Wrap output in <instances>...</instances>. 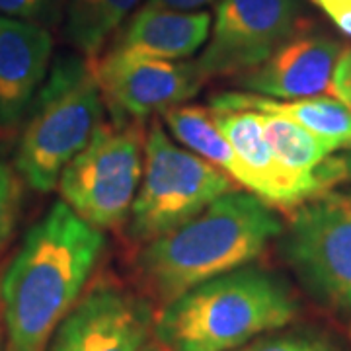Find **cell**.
<instances>
[{"mask_svg":"<svg viewBox=\"0 0 351 351\" xmlns=\"http://www.w3.org/2000/svg\"><path fill=\"white\" fill-rule=\"evenodd\" d=\"M213 112L277 113L297 121L316 137L324 138L336 149L351 151V110L334 96H313L301 100H274L252 92H221L209 98Z\"/></svg>","mask_w":351,"mask_h":351,"instance_id":"obj_15","label":"cell"},{"mask_svg":"<svg viewBox=\"0 0 351 351\" xmlns=\"http://www.w3.org/2000/svg\"><path fill=\"white\" fill-rule=\"evenodd\" d=\"M143 129L131 119L104 121L63 168L57 188L80 219L98 230L123 226L143 178Z\"/></svg>","mask_w":351,"mask_h":351,"instance_id":"obj_6","label":"cell"},{"mask_svg":"<svg viewBox=\"0 0 351 351\" xmlns=\"http://www.w3.org/2000/svg\"><path fill=\"white\" fill-rule=\"evenodd\" d=\"M297 314L299 301L287 281L248 263L164 304L152 338L170 351H237L285 328Z\"/></svg>","mask_w":351,"mask_h":351,"instance_id":"obj_3","label":"cell"},{"mask_svg":"<svg viewBox=\"0 0 351 351\" xmlns=\"http://www.w3.org/2000/svg\"><path fill=\"white\" fill-rule=\"evenodd\" d=\"M104 244V232L64 201L51 205L0 276L4 351L47 350L96 269Z\"/></svg>","mask_w":351,"mask_h":351,"instance_id":"obj_1","label":"cell"},{"mask_svg":"<svg viewBox=\"0 0 351 351\" xmlns=\"http://www.w3.org/2000/svg\"><path fill=\"white\" fill-rule=\"evenodd\" d=\"M24 203V180L16 168L0 162V252L16 232Z\"/></svg>","mask_w":351,"mask_h":351,"instance_id":"obj_18","label":"cell"},{"mask_svg":"<svg viewBox=\"0 0 351 351\" xmlns=\"http://www.w3.org/2000/svg\"><path fill=\"white\" fill-rule=\"evenodd\" d=\"M104 101L115 119L141 121L191 100L207 82L197 64L129 57L108 51L94 64Z\"/></svg>","mask_w":351,"mask_h":351,"instance_id":"obj_9","label":"cell"},{"mask_svg":"<svg viewBox=\"0 0 351 351\" xmlns=\"http://www.w3.org/2000/svg\"><path fill=\"white\" fill-rule=\"evenodd\" d=\"M213 117L217 127L228 138L246 170L248 191L269 203L271 207L281 209H293L308 201V195L301 184L277 162L276 154L271 152V147L263 133L260 113L250 110L213 112Z\"/></svg>","mask_w":351,"mask_h":351,"instance_id":"obj_13","label":"cell"},{"mask_svg":"<svg viewBox=\"0 0 351 351\" xmlns=\"http://www.w3.org/2000/svg\"><path fill=\"white\" fill-rule=\"evenodd\" d=\"M215 0H149L147 4L158 6V8H168V10H180V12H191L195 8H203L211 4Z\"/></svg>","mask_w":351,"mask_h":351,"instance_id":"obj_23","label":"cell"},{"mask_svg":"<svg viewBox=\"0 0 351 351\" xmlns=\"http://www.w3.org/2000/svg\"><path fill=\"white\" fill-rule=\"evenodd\" d=\"M53 57L49 29L0 16V129H14L25 119Z\"/></svg>","mask_w":351,"mask_h":351,"instance_id":"obj_12","label":"cell"},{"mask_svg":"<svg viewBox=\"0 0 351 351\" xmlns=\"http://www.w3.org/2000/svg\"><path fill=\"white\" fill-rule=\"evenodd\" d=\"M350 336H351V328H350Z\"/></svg>","mask_w":351,"mask_h":351,"instance_id":"obj_26","label":"cell"},{"mask_svg":"<svg viewBox=\"0 0 351 351\" xmlns=\"http://www.w3.org/2000/svg\"><path fill=\"white\" fill-rule=\"evenodd\" d=\"M343 36L351 38V0H311Z\"/></svg>","mask_w":351,"mask_h":351,"instance_id":"obj_22","label":"cell"},{"mask_svg":"<svg viewBox=\"0 0 351 351\" xmlns=\"http://www.w3.org/2000/svg\"><path fill=\"white\" fill-rule=\"evenodd\" d=\"M0 351H4V322H2V304H0Z\"/></svg>","mask_w":351,"mask_h":351,"instance_id":"obj_25","label":"cell"},{"mask_svg":"<svg viewBox=\"0 0 351 351\" xmlns=\"http://www.w3.org/2000/svg\"><path fill=\"white\" fill-rule=\"evenodd\" d=\"M137 351H170V350H166V348H164L158 339H154L151 336V338L147 339V341H145V343H143V346H141Z\"/></svg>","mask_w":351,"mask_h":351,"instance_id":"obj_24","label":"cell"},{"mask_svg":"<svg viewBox=\"0 0 351 351\" xmlns=\"http://www.w3.org/2000/svg\"><path fill=\"white\" fill-rule=\"evenodd\" d=\"M234 189L239 184L226 172L178 147L154 123L145 143L141 186L125 223L127 239L143 246L188 223Z\"/></svg>","mask_w":351,"mask_h":351,"instance_id":"obj_5","label":"cell"},{"mask_svg":"<svg viewBox=\"0 0 351 351\" xmlns=\"http://www.w3.org/2000/svg\"><path fill=\"white\" fill-rule=\"evenodd\" d=\"M209 12H180L147 4L133 14L110 51L129 57L184 61L207 43Z\"/></svg>","mask_w":351,"mask_h":351,"instance_id":"obj_14","label":"cell"},{"mask_svg":"<svg viewBox=\"0 0 351 351\" xmlns=\"http://www.w3.org/2000/svg\"><path fill=\"white\" fill-rule=\"evenodd\" d=\"M237 351H338L324 336L314 332H269Z\"/></svg>","mask_w":351,"mask_h":351,"instance_id":"obj_19","label":"cell"},{"mask_svg":"<svg viewBox=\"0 0 351 351\" xmlns=\"http://www.w3.org/2000/svg\"><path fill=\"white\" fill-rule=\"evenodd\" d=\"M283 228L276 207L252 191H228L188 223L143 244L135 260L138 281L164 306L189 289L252 263Z\"/></svg>","mask_w":351,"mask_h":351,"instance_id":"obj_2","label":"cell"},{"mask_svg":"<svg viewBox=\"0 0 351 351\" xmlns=\"http://www.w3.org/2000/svg\"><path fill=\"white\" fill-rule=\"evenodd\" d=\"M164 121L174 138H178L186 149L221 168L242 188L248 186L246 170L228 138L215 123L213 112L209 108L180 104L164 112Z\"/></svg>","mask_w":351,"mask_h":351,"instance_id":"obj_16","label":"cell"},{"mask_svg":"<svg viewBox=\"0 0 351 351\" xmlns=\"http://www.w3.org/2000/svg\"><path fill=\"white\" fill-rule=\"evenodd\" d=\"M328 92L351 110V49H343L341 53Z\"/></svg>","mask_w":351,"mask_h":351,"instance_id":"obj_21","label":"cell"},{"mask_svg":"<svg viewBox=\"0 0 351 351\" xmlns=\"http://www.w3.org/2000/svg\"><path fill=\"white\" fill-rule=\"evenodd\" d=\"M151 302L110 281H100L55 330L45 351H137L152 336Z\"/></svg>","mask_w":351,"mask_h":351,"instance_id":"obj_10","label":"cell"},{"mask_svg":"<svg viewBox=\"0 0 351 351\" xmlns=\"http://www.w3.org/2000/svg\"><path fill=\"white\" fill-rule=\"evenodd\" d=\"M63 0H0V16L49 25L59 20Z\"/></svg>","mask_w":351,"mask_h":351,"instance_id":"obj_20","label":"cell"},{"mask_svg":"<svg viewBox=\"0 0 351 351\" xmlns=\"http://www.w3.org/2000/svg\"><path fill=\"white\" fill-rule=\"evenodd\" d=\"M104 96L94 66L82 57H61L25 115L14 168L25 186L47 193L66 164L82 151L100 125Z\"/></svg>","mask_w":351,"mask_h":351,"instance_id":"obj_4","label":"cell"},{"mask_svg":"<svg viewBox=\"0 0 351 351\" xmlns=\"http://www.w3.org/2000/svg\"><path fill=\"white\" fill-rule=\"evenodd\" d=\"M141 0H66L64 36L84 57H96Z\"/></svg>","mask_w":351,"mask_h":351,"instance_id":"obj_17","label":"cell"},{"mask_svg":"<svg viewBox=\"0 0 351 351\" xmlns=\"http://www.w3.org/2000/svg\"><path fill=\"white\" fill-rule=\"evenodd\" d=\"M279 250L320 304L351 316V189L326 191L295 207Z\"/></svg>","mask_w":351,"mask_h":351,"instance_id":"obj_7","label":"cell"},{"mask_svg":"<svg viewBox=\"0 0 351 351\" xmlns=\"http://www.w3.org/2000/svg\"><path fill=\"white\" fill-rule=\"evenodd\" d=\"M341 53L336 39L297 32L263 63L234 76L232 84L274 100L322 96L330 90Z\"/></svg>","mask_w":351,"mask_h":351,"instance_id":"obj_11","label":"cell"},{"mask_svg":"<svg viewBox=\"0 0 351 351\" xmlns=\"http://www.w3.org/2000/svg\"><path fill=\"white\" fill-rule=\"evenodd\" d=\"M301 0H219L197 71L211 80L258 66L301 32Z\"/></svg>","mask_w":351,"mask_h":351,"instance_id":"obj_8","label":"cell"}]
</instances>
